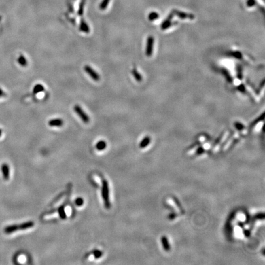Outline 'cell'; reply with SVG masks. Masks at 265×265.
I'll return each mask as SVG.
<instances>
[{
	"instance_id": "6da1fadb",
	"label": "cell",
	"mask_w": 265,
	"mask_h": 265,
	"mask_svg": "<svg viewBox=\"0 0 265 265\" xmlns=\"http://www.w3.org/2000/svg\"><path fill=\"white\" fill-rule=\"evenodd\" d=\"M102 197L104 200L105 207L109 209L111 207V202L109 200V183L106 180L104 179L102 182Z\"/></svg>"
},
{
	"instance_id": "7a4b0ae2",
	"label": "cell",
	"mask_w": 265,
	"mask_h": 265,
	"mask_svg": "<svg viewBox=\"0 0 265 265\" xmlns=\"http://www.w3.org/2000/svg\"><path fill=\"white\" fill-rule=\"evenodd\" d=\"M74 110L75 112L76 113V114L80 117V119L82 120L83 122H84L85 124H88L90 122V117L87 114L86 112H85L82 107L76 105H75L74 107Z\"/></svg>"
},
{
	"instance_id": "3957f363",
	"label": "cell",
	"mask_w": 265,
	"mask_h": 265,
	"mask_svg": "<svg viewBox=\"0 0 265 265\" xmlns=\"http://www.w3.org/2000/svg\"><path fill=\"white\" fill-rule=\"evenodd\" d=\"M84 71L94 81H99L100 80V75L95 70L93 69L90 66L86 65L84 66Z\"/></svg>"
},
{
	"instance_id": "277c9868",
	"label": "cell",
	"mask_w": 265,
	"mask_h": 265,
	"mask_svg": "<svg viewBox=\"0 0 265 265\" xmlns=\"http://www.w3.org/2000/svg\"><path fill=\"white\" fill-rule=\"evenodd\" d=\"M48 125L50 126L54 127V126H57L60 127L63 126V121L61 119H51L48 122Z\"/></svg>"
},
{
	"instance_id": "5b68a950",
	"label": "cell",
	"mask_w": 265,
	"mask_h": 265,
	"mask_svg": "<svg viewBox=\"0 0 265 265\" xmlns=\"http://www.w3.org/2000/svg\"><path fill=\"white\" fill-rule=\"evenodd\" d=\"M1 170L4 179L6 180V181H7L9 179V167L8 164L6 163L3 164L1 166Z\"/></svg>"
},
{
	"instance_id": "8992f818",
	"label": "cell",
	"mask_w": 265,
	"mask_h": 265,
	"mask_svg": "<svg viewBox=\"0 0 265 265\" xmlns=\"http://www.w3.org/2000/svg\"><path fill=\"white\" fill-rule=\"evenodd\" d=\"M18 230V225H11L7 226L5 228H4V233L6 234H11L14 232H16Z\"/></svg>"
},
{
	"instance_id": "52a82bcc",
	"label": "cell",
	"mask_w": 265,
	"mask_h": 265,
	"mask_svg": "<svg viewBox=\"0 0 265 265\" xmlns=\"http://www.w3.org/2000/svg\"><path fill=\"white\" fill-rule=\"evenodd\" d=\"M18 230H26V229L31 228V227L34 226V223H33L32 221H29V222H24V223H22L21 224L18 225Z\"/></svg>"
},
{
	"instance_id": "ba28073f",
	"label": "cell",
	"mask_w": 265,
	"mask_h": 265,
	"mask_svg": "<svg viewBox=\"0 0 265 265\" xmlns=\"http://www.w3.org/2000/svg\"><path fill=\"white\" fill-rule=\"evenodd\" d=\"M153 38L152 37H150L148 39L147 43V48H146V55L147 56H150L152 50L153 46Z\"/></svg>"
},
{
	"instance_id": "9c48e42d",
	"label": "cell",
	"mask_w": 265,
	"mask_h": 265,
	"mask_svg": "<svg viewBox=\"0 0 265 265\" xmlns=\"http://www.w3.org/2000/svg\"><path fill=\"white\" fill-rule=\"evenodd\" d=\"M80 31L85 33H89L90 31L89 26L88 25L87 23L85 22L84 20H81V22H80Z\"/></svg>"
},
{
	"instance_id": "30bf717a",
	"label": "cell",
	"mask_w": 265,
	"mask_h": 265,
	"mask_svg": "<svg viewBox=\"0 0 265 265\" xmlns=\"http://www.w3.org/2000/svg\"><path fill=\"white\" fill-rule=\"evenodd\" d=\"M17 62L22 67H26L28 65V61L25 56L23 55H20L17 58Z\"/></svg>"
},
{
	"instance_id": "8fae6325",
	"label": "cell",
	"mask_w": 265,
	"mask_h": 265,
	"mask_svg": "<svg viewBox=\"0 0 265 265\" xmlns=\"http://www.w3.org/2000/svg\"><path fill=\"white\" fill-rule=\"evenodd\" d=\"M44 90H45L44 87L42 86V84H36V86H35V87H33V93L37 94V93H41V92L44 91Z\"/></svg>"
},
{
	"instance_id": "7c38bea8",
	"label": "cell",
	"mask_w": 265,
	"mask_h": 265,
	"mask_svg": "<svg viewBox=\"0 0 265 265\" xmlns=\"http://www.w3.org/2000/svg\"><path fill=\"white\" fill-rule=\"evenodd\" d=\"M106 145L107 144L106 142L103 140H101L98 141L96 144V149L98 150H103L106 149Z\"/></svg>"
},
{
	"instance_id": "4fadbf2b",
	"label": "cell",
	"mask_w": 265,
	"mask_h": 265,
	"mask_svg": "<svg viewBox=\"0 0 265 265\" xmlns=\"http://www.w3.org/2000/svg\"><path fill=\"white\" fill-rule=\"evenodd\" d=\"M174 12L175 13H176V14H177V16H179L180 18H190V19H192V18H194V16H192V15H188V14H187L183 13V12H182L176 11H174Z\"/></svg>"
},
{
	"instance_id": "5bb4252c",
	"label": "cell",
	"mask_w": 265,
	"mask_h": 265,
	"mask_svg": "<svg viewBox=\"0 0 265 265\" xmlns=\"http://www.w3.org/2000/svg\"><path fill=\"white\" fill-rule=\"evenodd\" d=\"M58 212L59 214L60 217L61 219L65 220V219H66V212L65 211V209H64L63 206H60L58 208Z\"/></svg>"
},
{
	"instance_id": "9a60e30c",
	"label": "cell",
	"mask_w": 265,
	"mask_h": 265,
	"mask_svg": "<svg viewBox=\"0 0 265 265\" xmlns=\"http://www.w3.org/2000/svg\"><path fill=\"white\" fill-rule=\"evenodd\" d=\"M150 143V138L149 137H146L143 141H141V143L140 144V147L141 149L145 148L147 145H148Z\"/></svg>"
},
{
	"instance_id": "2e32d148",
	"label": "cell",
	"mask_w": 265,
	"mask_h": 265,
	"mask_svg": "<svg viewBox=\"0 0 265 265\" xmlns=\"http://www.w3.org/2000/svg\"><path fill=\"white\" fill-rule=\"evenodd\" d=\"M132 75H133L134 77L135 78V79L137 80V81L139 82L142 80L141 75H140L139 72L136 69H134L132 71Z\"/></svg>"
},
{
	"instance_id": "e0dca14e",
	"label": "cell",
	"mask_w": 265,
	"mask_h": 265,
	"mask_svg": "<svg viewBox=\"0 0 265 265\" xmlns=\"http://www.w3.org/2000/svg\"><path fill=\"white\" fill-rule=\"evenodd\" d=\"M162 242L163 243V247H164V249L166 250V251H168L170 248H169V245L168 241V239H166V238L163 237L162 238Z\"/></svg>"
},
{
	"instance_id": "ac0fdd59",
	"label": "cell",
	"mask_w": 265,
	"mask_h": 265,
	"mask_svg": "<svg viewBox=\"0 0 265 265\" xmlns=\"http://www.w3.org/2000/svg\"><path fill=\"white\" fill-rule=\"evenodd\" d=\"M102 255H103V253L102 252L100 251V250H96L93 252V256L96 259L101 258L102 257Z\"/></svg>"
},
{
	"instance_id": "d6986e66",
	"label": "cell",
	"mask_w": 265,
	"mask_h": 265,
	"mask_svg": "<svg viewBox=\"0 0 265 265\" xmlns=\"http://www.w3.org/2000/svg\"><path fill=\"white\" fill-rule=\"evenodd\" d=\"M109 2V0H103V1L101 3L100 5V9H102V10H104V9H106L107 6Z\"/></svg>"
},
{
	"instance_id": "ffe728a7",
	"label": "cell",
	"mask_w": 265,
	"mask_h": 265,
	"mask_svg": "<svg viewBox=\"0 0 265 265\" xmlns=\"http://www.w3.org/2000/svg\"><path fill=\"white\" fill-rule=\"evenodd\" d=\"M75 205H76L77 206H81L84 204V200L82 198H78L75 200Z\"/></svg>"
},
{
	"instance_id": "44dd1931",
	"label": "cell",
	"mask_w": 265,
	"mask_h": 265,
	"mask_svg": "<svg viewBox=\"0 0 265 265\" xmlns=\"http://www.w3.org/2000/svg\"><path fill=\"white\" fill-rule=\"evenodd\" d=\"M158 17V14H157L156 12H152V13L150 14L149 18H150V20H154L155 18H157Z\"/></svg>"
},
{
	"instance_id": "7402d4cb",
	"label": "cell",
	"mask_w": 265,
	"mask_h": 265,
	"mask_svg": "<svg viewBox=\"0 0 265 265\" xmlns=\"http://www.w3.org/2000/svg\"><path fill=\"white\" fill-rule=\"evenodd\" d=\"M255 3V0H249L247 2V5L249 7H252L254 6V4Z\"/></svg>"
},
{
	"instance_id": "603a6c76",
	"label": "cell",
	"mask_w": 265,
	"mask_h": 265,
	"mask_svg": "<svg viewBox=\"0 0 265 265\" xmlns=\"http://www.w3.org/2000/svg\"><path fill=\"white\" fill-rule=\"evenodd\" d=\"M5 95H6V93L4 92L1 88H0V97H3Z\"/></svg>"
},
{
	"instance_id": "cb8c5ba5",
	"label": "cell",
	"mask_w": 265,
	"mask_h": 265,
	"mask_svg": "<svg viewBox=\"0 0 265 265\" xmlns=\"http://www.w3.org/2000/svg\"><path fill=\"white\" fill-rule=\"evenodd\" d=\"M1 135H2V130L0 129V136H1Z\"/></svg>"
}]
</instances>
